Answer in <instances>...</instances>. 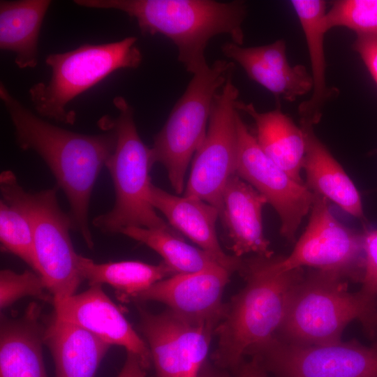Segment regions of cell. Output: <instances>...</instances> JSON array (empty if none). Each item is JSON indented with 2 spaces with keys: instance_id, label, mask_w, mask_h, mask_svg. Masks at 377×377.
<instances>
[{
  "instance_id": "obj_6",
  "label": "cell",
  "mask_w": 377,
  "mask_h": 377,
  "mask_svg": "<svg viewBox=\"0 0 377 377\" xmlns=\"http://www.w3.org/2000/svg\"><path fill=\"white\" fill-rule=\"evenodd\" d=\"M0 191L1 199L17 207L31 224L37 273L52 302L75 294L84 279L70 236L72 222L59 205L57 188L27 191L12 171L5 170L0 175Z\"/></svg>"
},
{
  "instance_id": "obj_28",
  "label": "cell",
  "mask_w": 377,
  "mask_h": 377,
  "mask_svg": "<svg viewBox=\"0 0 377 377\" xmlns=\"http://www.w3.org/2000/svg\"><path fill=\"white\" fill-rule=\"evenodd\" d=\"M327 31L346 27L357 36L377 37V0H337L325 16Z\"/></svg>"
},
{
  "instance_id": "obj_9",
  "label": "cell",
  "mask_w": 377,
  "mask_h": 377,
  "mask_svg": "<svg viewBox=\"0 0 377 377\" xmlns=\"http://www.w3.org/2000/svg\"><path fill=\"white\" fill-rule=\"evenodd\" d=\"M308 224L286 256L273 257L279 272L309 267L337 273L362 282L365 271L364 231L341 223L332 213L328 200L313 193Z\"/></svg>"
},
{
  "instance_id": "obj_1",
  "label": "cell",
  "mask_w": 377,
  "mask_h": 377,
  "mask_svg": "<svg viewBox=\"0 0 377 377\" xmlns=\"http://www.w3.org/2000/svg\"><path fill=\"white\" fill-rule=\"evenodd\" d=\"M0 98L13 125L17 145L36 152L47 164L68 200L73 230L92 249L89 202L99 173L114 150V132L86 135L52 124L21 103L2 82Z\"/></svg>"
},
{
  "instance_id": "obj_21",
  "label": "cell",
  "mask_w": 377,
  "mask_h": 377,
  "mask_svg": "<svg viewBox=\"0 0 377 377\" xmlns=\"http://www.w3.org/2000/svg\"><path fill=\"white\" fill-rule=\"evenodd\" d=\"M44 343L54 360L56 377H95L111 345L89 331L59 320H46Z\"/></svg>"
},
{
  "instance_id": "obj_3",
  "label": "cell",
  "mask_w": 377,
  "mask_h": 377,
  "mask_svg": "<svg viewBox=\"0 0 377 377\" xmlns=\"http://www.w3.org/2000/svg\"><path fill=\"white\" fill-rule=\"evenodd\" d=\"M272 257L242 259L239 272L246 284L226 304L215 334L219 342L212 360L232 370L249 352L274 338L281 327L293 288L303 268L279 272Z\"/></svg>"
},
{
  "instance_id": "obj_34",
  "label": "cell",
  "mask_w": 377,
  "mask_h": 377,
  "mask_svg": "<svg viewBox=\"0 0 377 377\" xmlns=\"http://www.w3.org/2000/svg\"><path fill=\"white\" fill-rule=\"evenodd\" d=\"M221 369V368L217 369L213 367L206 362L202 367L198 377H230Z\"/></svg>"
},
{
  "instance_id": "obj_12",
  "label": "cell",
  "mask_w": 377,
  "mask_h": 377,
  "mask_svg": "<svg viewBox=\"0 0 377 377\" xmlns=\"http://www.w3.org/2000/svg\"><path fill=\"white\" fill-rule=\"evenodd\" d=\"M236 121L235 175L266 198L279 217L280 234L288 242L294 243L301 223L310 212L313 193L265 154L239 113Z\"/></svg>"
},
{
  "instance_id": "obj_10",
  "label": "cell",
  "mask_w": 377,
  "mask_h": 377,
  "mask_svg": "<svg viewBox=\"0 0 377 377\" xmlns=\"http://www.w3.org/2000/svg\"><path fill=\"white\" fill-rule=\"evenodd\" d=\"M248 355L277 377H377V343L367 346L341 340L306 345L276 336Z\"/></svg>"
},
{
  "instance_id": "obj_27",
  "label": "cell",
  "mask_w": 377,
  "mask_h": 377,
  "mask_svg": "<svg viewBox=\"0 0 377 377\" xmlns=\"http://www.w3.org/2000/svg\"><path fill=\"white\" fill-rule=\"evenodd\" d=\"M0 241L3 251L17 256L37 272L31 224L23 212L3 199L0 200Z\"/></svg>"
},
{
  "instance_id": "obj_13",
  "label": "cell",
  "mask_w": 377,
  "mask_h": 377,
  "mask_svg": "<svg viewBox=\"0 0 377 377\" xmlns=\"http://www.w3.org/2000/svg\"><path fill=\"white\" fill-rule=\"evenodd\" d=\"M138 306L139 328L147 341L156 377H198L216 326L190 320L168 308L153 313Z\"/></svg>"
},
{
  "instance_id": "obj_4",
  "label": "cell",
  "mask_w": 377,
  "mask_h": 377,
  "mask_svg": "<svg viewBox=\"0 0 377 377\" xmlns=\"http://www.w3.org/2000/svg\"><path fill=\"white\" fill-rule=\"evenodd\" d=\"M115 118L103 116L97 122L103 131L112 130L117 138L114 151L105 163L114 185L113 207L96 216L93 226L105 234H117L128 227L160 229L181 235L160 217L150 202L154 165L151 148L142 142L135 121L134 110L123 96H115Z\"/></svg>"
},
{
  "instance_id": "obj_17",
  "label": "cell",
  "mask_w": 377,
  "mask_h": 377,
  "mask_svg": "<svg viewBox=\"0 0 377 377\" xmlns=\"http://www.w3.org/2000/svg\"><path fill=\"white\" fill-rule=\"evenodd\" d=\"M150 202L172 228L195 243L220 266L230 274L239 272L242 258L226 253L219 242L216 224L219 212L216 207L196 198L171 194L153 184Z\"/></svg>"
},
{
  "instance_id": "obj_11",
  "label": "cell",
  "mask_w": 377,
  "mask_h": 377,
  "mask_svg": "<svg viewBox=\"0 0 377 377\" xmlns=\"http://www.w3.org/2000/svg\"><path fill=\"white\" fill-rule=\"evenodd\" d=\"M233 74L214 96L207 133L193 157L183 193L214 206L219 212L224 187L236 172L239 90Z\"/></svg>"
},
{
  "instance_id": "obj_29",
  "label": "cell",
  "mask_w": 377,
  "mask_h": 377,
  "mask_svg": "<svg viewBox=\"0 0 377 377\" xmlns=\"http://www.w3.org/2000/svg\"><path fill=\"white\" fill-rule=\"evenodd\" d=\"M32 297L52 303L53 297L49 292L43 277L35 271L25 270L17 273L10 269L0 272V308L5 309L18 300Z\"/></svg>"
},
{
  "instance_id": "obj_26",
  "label": "cell",
  "mask_w": 377,
  "mask_h": 377,
  "mask_svg": "<svg viewBox=\"0 0 377 377\" xmlns=\"http://www.w3.org/2000/svg\"><path fill=\"white\" fill-rule=\"evenodd\" d=\"M120 234L155 251L176 274L194 273L219 265L202 249L186 243L182 235L164 230L128 227Z\"/></svg>"
},
{
  "instance_id": "obj_31",
  "label": "cell",
  "mask_w": 377,
  "mask_h": 377,
  "mask_svg": "<svg viewBox=\"0 0 377 377\" xmlns=\"http://www.w3.org/2000/svg\"><path fill=\"white\" fill-rule=\"evenodd\" d=\"M353 47L377 84V37L357 36Z\"/></svg>"
},
{
  "instance_id": "obj_33",
  "label": "cell",
  "mask_w": 377,
  "mask_h": 377,
  "mask_svg": "<svg viewBox=\"0 0 377 377\" xmlns=\"http://www.w3.org/2000/svg\"><path fill=\"white\" fill-rule=\"evenodd\" d=\"M235 377H269L267 370L254 357L244 360L233 369Z\"/></svg>"
},
{
  "instance_id": "obj_7",
  "label": "cell",
  "mask_w": 377,
  "mask_h": 377,
  "mask_svg": "<svg viewBox=\"0 0 377 377\" xmlns=\"http://www.w3.org/2000/svg\"><path fill=\"white\" fill-rule=\"evenodd\" d=\"M136 37L128 36L104 44L86 43L73 50L47 56L45 64L52 71L50 81L38 82L29 91L38 114L73 124L76 114L66 110L72 100L113 72L140 65L142 55Z\"/></svg>"
},
{
  "instance_id": "obj_8",
  "label": "cell",
  "mask_w": 377,
  "mask_h": 377,
  "mask_svg": "<svg viewBox=\"0 0 377 377\" xmlns=\"http://www.w3.org/2000/svg\"><path fill=\"white\" fill-rule=\"evenodd\" d=\"M234 71V63L217 59L207 69L193 75L154 137L152 162L165 168L177 195L184 193L188 167L205 138L214 96Z\"/></svg>"
},
{
  "instance_id": "obj_2",
  "label": "cell",
  "mask_w": 377,
  "mask_h": 377,
  "mask_svg": "<svg viewBox=\"0 0 377 377\" xmlns=\"http://www.w3.org/2000/svg\"><path fill=\"white\" fill-rule=\"evenodd\" d=\"M93 8L120 10L136 20L144 34H161L177 47V58L194 75L209 65L205 50L209 40L227 34L242 45L247 9L244 1L212 0H76Z\"/></svg>"
},
{
  "instance_id": "obj_32",
  "label": "cell",
  "mask_w": 377,
  "mask_h": 377,
  "mask_svg": "<svg viewBox=\"0 0 377 377\" xmlns=\"http://www.w3.org/2000/svg\"><path fill=\"white\" fill-rule=\"evenodd\" d=\"M147 369L138 356L126 351L125 362L117 377H147Z\"/></svg>"
},
{
  "instance_id": "obj_23",
  "label": "cell",
  "mask_w": 377,
  "mask_h": 377,
  "mask_svg": "<svg viewBox=\"0 0 377 377\" xmlns=\"http://www.w3.org/2000/svg\"><path fill=\"white\" fill-rule=\"evenodd\" d=\"M302 29L309 55L313 87L311 97L298 107L301 122L316 125L321 119L326 103L337 93L329 88L326 80L324 47L326 2L322 0L290 1Z\"/></svg>"
},
{
  "instance_id": "obj_14",
  "label": "cell",
  "mask_w": 377,
  "mask_h": 377,
  "mask_svg": "<svg viewBox=\"0 0 377 377\" xmlns=\"http://www.w3.org/2000/svg\"><path fill=\"white\" fill-rule=\"evenodd\" d=\"M230 274L219 265L194 273L176 274L156 282L131 301L161 302L186 319L217 327L224 313L222 297Z\"/></svg>"
},
{
  "instance_id": "obj_35",
  "label": "cell",
  "mask_w": 377,
  "mask_h": 377,
  "mask_svg": "<svg viewBox=\"0 0 377 377\" xmlns=\"http://www.w3.org/2000/svg\"><path fill=\"white\" fill-rule=\"evenodd\" d=\"M374 329L376 332V331L377 330V311L374 317Z\"/></svg>"
},
{
  "instance_id": "obj_5",
  "label": "cell",
  "mask_w": 377,
  "mask_h": 377,
  "mask_svg": "<svg viewBox=\"0 0 377 377\" xmlns=\"http://www.w3.org/2000/svg\"><path fill=\"white\" fill-rule=\"evenodd\" d=\"M377 305L348 290V279L330 271L312 269L293 290L276 337L294 343L313 345L341 341L345 327L360 320L375 334Z\"/></svg>"
},
{
  "instance_id": "obj_30",
  "label": "cell",
  "mask_w": 377,
  "mask_h": 377,
  "mask_svg": "<svg viewBox=\"0 0 377 377\" xmlns=\"http://www.w3.org/2000/svg\"><path fill=\"white\" fill-rule=\"evenodd\" d=\"M365 271L359 290L369 302L377 305V229L364 228Z\"/></svg>"
},
{
  "instance_id": "obj_24",
  "label": "cell",
  "mask_w": 377,
  "mask_h": 377,
  "mask_svg": "<svg viewBox=\"0 0 377 377\" xmlns=\"http://www.w3.org/2000/svg\"><path fill=\"white\" fill-rule=\"evenodd\" d=\"M50 0L0 1V48L15 54L21 69L38 64V38Z\"/></svg>"
},
{
  "instance_id": "obj_15",
  "label": "cell",
  "mask_w": 377,
  "mask_h": 377,
  "mask_svg": "<svg viewBox=\"0 0 377 377\" xmlns=\"http://www.w3.org/2000/svg\"><path fill=\"white\" fill-rule=\"evenodd\" d=\"M54 316L76 325L109 344L124 347L139 357L145 368L151 364L147 343L137 334L119 308L103 290L91 285L79 294L54 301Z\"/></svg>"
},
{
  "instance_id": "obj_22",
  "label": "cell",
  "mask_w": 377,
  "mask_h": 377,
  "mask_svg": "<svg viewBox=\"0 0 377 377\" xmlns=\"http://www.w3.org/2000/svg\"><path fill=\"white\" fill-rule=\"evenodd\" d=\"M236 107L253 119L256 138L265 154L296 182L304 184L302 172L306 142L303 128L280 108L260 112L253 103L239 100Z\"/></svg>"
},
{
  "instance_id": "obj_25",
  "label": "cell",
  "mask_w": 377,
  "mask_h": 377,
  "mask_svg": "<svg viewBox=\"0 0 377 377\" xmlns=\"http://www.w3.org/2000/svg\"><path fill=\"white\" fill-rule=\"evenodd\" d=\"M77 265L89 286L108 284L123 302L131 301L156 282L176 274L163 261L157 265L138 260L96 263L79 254Z\"/></svg>"
},
{
  "instance_id": "obj_19",
  "label": "cell",
  "mask_w": 377,
  "mask_h": 377,
  "mask_svg": "<svg viewBox=\"0 0 377 377\" xmlns=\"http://www.w3.org/2000/svg\"><path fill=\"white\" fill-rule=\"evenodd\" d=\"M44 323L41 309L34 302L18 318L1 316L0 377H47L43 356Z\"/></svg>"
},
{
  "instance_id": "obj_16",
  "label": "cell",
  "mask_w": 377,
  "mask_h": 377,
  "mask_svg": "<svg viewBox=\"0 0 377 377\" xmlns=\"http://www.w3.org/2000/svg\"><path fill=\"white\" fill-rule=\"evenodd\" d=\"M221 51L226 57L237 63L250 79L277 99L294 101L312 91L311 75L305 66H292L288 62L284 40L256 47L226 42Z\"/></svg>"
},
{
  "instance_id": "obj_18",
  "label": "cell",
  "mask_w": 377,
  "mask_h": 377,
  "mask_svg": "<svg viewBox=\"0 0 377 377\" xmlns=\"http://www.w3.org/2000/svg\"><path fill=\"white\" fill-rule=\"evenodd\" d=\"M266 204V198L237 175L228 180L222 193L219 219L235 256H274L263 231V209Z\"/></svg>"
},
{
  "instance_id": "obj_20",
  "label": "cell",
  "mask_w": 377,
  "mask_h": 377,
  "mask_svg": "<svg viewBox=\"0 0 377 377\" xmlns=\"http://www.w3.org/2000/svg\"><path fill=\"white\" fill-rule=\"evenodd\" d=\"M306 148L303 164L304 184L313 193L332 201L366 224L360 192L342 166L316 136L313 125L301 122Z\"/></svg>"
}]
</instances>
